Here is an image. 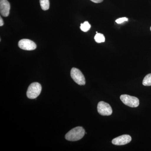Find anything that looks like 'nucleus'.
Segmentation results:
<instances>
[{"instance_id":"f257e3e1","label":"nucleus","mask_w":151,"mask_h":151,"mask_svg":"<svg viewBox=\"0 0 151 151\" xmlns=\"http://www.w3.org/2000/svg\"><path fill=\"white\" fill-rule=\"evenodd\" d=\"M85 134V130L82 127H76L68 132L65 138L68 141H77L82 139Z\"/></svg>"},{"instance_id":"f03ea898","label":"nucleus","mask_w":151,"mask_h":151,"mask_svg":"<svg viewBox=\"0 0 151 151\" xmlns=\"http://www.w3.org/2000/svg\"><path fill=\"white\" fill-rule=\"evenodd\" d=\"M42 90V86L38 82L32 83L28 88L27 95L28 98L34 99L40 94Z\"/></svg>"},{"instance_id":"7ed1b4c3","label":"nucleus","mask_w":151,"mask_h":151,"mask_svg":"<svg viewBox=\"0 0 151 151\" xmlns=\"http://www.w3.org/2000/svg\"><path fill=\"white\" fill-rule=\"evenodd\" d=\"M70 76L73 81L78 85H85L86 83L85 77L82 72L78 68H73L70 71Z\"/></svg>"},{"instance_id":"20e7f679","label":"nucleus","mask_w":151,"mask_h":151,"mask_svg":"<svg viewBox=\"0 0 151 151\" xmlns=\"http://www.w3.org/2000/svg\"><path fill=\"white\" fill-rule=\"evenodd\" d=\"M120 99L125 105L132 108L137 107L139 104V101L137 97L131 96L127 94H123Z\"/></svg>"},{"instance_id":"39448f33","label":"nucleus","mask_w":151,"mask_h":151,"mask_svg":"<svg viewBox=\"0 0 151 151\" xmlns=\"http://www.w3.org/2000/svg\"><path fill=\"white\" fill-rule=\"evenodd\" d=\"M97 111L100 115L103 116H109L113 113L112 108L108 103L100 101L97 105Z\"/></svg>"},{"instance_id":"423d86ee","label":"nucleus","mask_w":151,"mask_h":151,"mask_svg":"<svg viewBox=\"0 0 151 151\" xmlns=\"http://www.w3.org/2000/svg\"><path fill=\"white\" fill-rule=\"evenodd\" d=\"M18 46L19 48L26 50H34L37 47L36 45L33 41L26 39L20 40Z\"/></svg>"},{"instance_id":"0eeeda50","label":"nucleus","mask_w":151,"mask_h":151,"mask_svg":"<svg viewBox=\"0 0 151 151\" xmlns=\"http://www.w3.org/2000/svg\"><path fill=\"white\" fill-rule=\"evenodd\" d=\"M132 141V137L129 135H123L115 138L112 140V144L115 145L121 146L127 145Z\"/></svg>"},{"instance_id":"6e6552de","label":"nucleus","mask_w":151,"mask_h":151,"mask_svg":"<svg viewBox=\"0 0 151 151\" xmlns=\"http://www.w3.org/2000/svg\"><path fill=\"white\" fill-rule=\"evenodd\" d=\"M10 4L7 0H0V12L4 17H7L9 14Z\"/></svg>"},{"instance_id":"1a4fd4ad","label":"nucleus","mask_w":151,"mask_h":151,"mask_svg":"<svg viewBox=\"0 0 151 151\" xmlns=\"http://www.w3.org/2000/svg\"><path fill=\"white\" fill-rule=\"evenodd\" d=\"M41 7L44 11L49 9L50 7L49 0H40Z\"/></svg>"},{"instance_id":"9d476101","label":"nucleus","mask_w":151,"mask_h":151,"mask_svg":"<svg viewBox=\"0 0 151 151\" xmlns=\"http://www.w3.org/2000/svg\"><path fill=\"white\" fill-rule=\"evenodd\" d=\"M142 84L145 86H151V73L146 76L143 79Z\"/></svg>"},{"instance_id":"9b49d317","label":"nucleus","mask_w":151,"mask_h":151,"mask_svg":"<svg viewBox=\"0 0 151 151\" xmlns=\"http://www.w3.org/2000/svg\"><path fill=\"white\" fill-rule=\"evenodd\" d=\"M94 40L97 43L104 42L105 41V37L104 35L101 33H97L94 36Z\"/></svg>"},{"instance_id":"f8f14e48","label":"nucleus","mask_w":151,"mask_h":151,"mask_svg":"<svg viewBox=\"0 0 151 151\" xmlns=\"http://www.w3.org/2000/svg\"><path fill=\"white\" fill-rule=\"evenodd\" d=\"M91 27V25L89 24L88 22L85 21L83 23L81 24L80 29L84 32H86L90 29Z\"/></svg>"},{"instance_id":"ddd939ff","label":"nucleus","mask_w":151,"mask_h":151,"mask_svg":"<svg viewBox=\"0 0 151 151\" xmlns=\"http://www.w3.org/2000/svg\"><path fill=\"white\" fill-rule=\"evenodd\" d=\"M128 20V19L127 17H122L121 18H119L116 20V22L117 24H122L124 22L127 21Z\"/></svg>"},{"instance_id":"4468645a","label":"nucleus","mask_w":151,"mask_h":151,"mask_svg":"<svg viewBox=\"0 0 151 151\" xmlns=\"http://www.w3.org/2000/svg\"><path fill=\"white\" fill-rule=\"evenodd\" d=\"M90 1L95 3H100L102 2L103 0H90Z\"/></svg>"},{"instance_id":"2eb2a0df","label":"nucleus","mask_w":151,"mask_h":151,"mask_svg":"<svg viewBox=\"0 0 151 151\" xmlns=\"http://www.w3.org/2000/svg\"><path fill=\"white\" fill-rule=\"evenodd\" d=\"M4 24V21H3V19H2V18L1 17H0V26H2Z\"/></svg>"},{"instance_id":"dca6fc26","label":"nucleus","mask_w":151,"mask_h":151,"mask_svg":"<svg viewBox=\"0 0 151 151\" xmlns=\"http://www.w3.org/2000/svg\"><path fill=\"white\" fill-rule=\"evenodd\" d=\"M150 30H151V27H150Z\"/></svg>"}]
</instances>
